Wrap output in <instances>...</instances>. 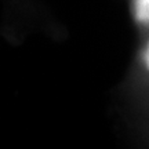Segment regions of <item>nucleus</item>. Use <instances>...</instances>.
Wrapping results in <instances>:
<instances>
[{"instance_id": "2", "label": "nucleus", "mask_w": 149, "mask_h": 149, "mask_svg": "<svg viewBox=\"0 0 149 149\" xmlns=\"http://www.w3.org/2000/svg\"><path fill=\"white\" fill-rule=\"evenodd\" d=\"M144 61H145V65H146V68H148V70H149V42H148V44H146V47H145Z\"/></svg>"}, {"instance_id": "1", "label": "nucleus", "mask_w": 149, "mask_h": 149, "mask_svg": "<svg viewBox=\"0 0 149 149\" xmlns=\"http://www.w3.org/2000/svg\"><path fill=\"white\" fill-rule=\"evenodd\" d=\"M137 18L149 24V0H137Z\"/></svg>"}]
</instances>
